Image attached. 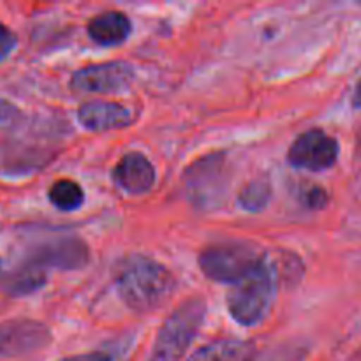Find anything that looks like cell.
<instances>
[{
  "label": "cell",
  "mask_w": 361,
  "mask_h": 361,
  "mask_svg": "<svg viewBox=\"0 0 361 361\" xmlns=\"http://www.w3.org/2000/svg\"><path fill=\"white\" fill-rule=\"evenodd\" d=\"M303 353L298 349H275V351H256L249 356L245 361H300Z\"/></svg>",
  "instance_id": "obj_17"
},
{
  "label": "cell",
  "mask_w": 361,
  "mask_h": 361,
  "mask_svg": "<svg viewBox=\"0 0 361 361\" xmlns=\"http://www.w3.org/2000/svg\"><path fill=\"white\" fill-rule=\"evenodd\" d=\"M275 298V270L264 257L259 267L233 284L228 293V309L242 326H256L267 317Z\"/></svg>",
  "instance_id": "obj_2"
},
{
  "label": "cell",
  "mask_w": 361,
  "mask_h": 361,
  "mask_svg": "<svg viewBox=\"0 0 361 361\" xmlns=\"http://www.w3.org/2000/svg\"><path fill=\"white\" fill-rule=\"evenodd\" d=\"M264 256L247 243H215L200 254L201 271L208 279L222 284H236L252 274Z\"/></svg>",
  "instance_id": "obj_4"
},
{
  "label": "cell",
  "mask_w": 361,
  "mask_h": 361,
  "mask_svg": "<svg viewBox=\"0 0 361 361\" xmlns=\"http://www.w3.org/2000/svg\"><path fill=\"white\" fill-rule=\"evenodd\" d=\"M48 197L55 208L62 212H74L83 204L85 192L73 180H59L48 190Z\"/></svg>",
  "instance_id": "obj_15"
},
{
  "label": "cell",
  "mask_w": 361,
  "mask_h": 361,
  "mask_svg": "<svg viewBox=\"0 0 361 361\" xmlns=\"http://www.w3.org/2000/svg\"><path fill=\"white\" fill-rule=\"evenodd\" d=\"M254 351L256 345L252 342L219 341L201 348L189 361H245Z\"/></svg>",
  "instance_id": "obj_13"
},
{
  "label": "cell",
  "mask_w": 361,
  "mask_h": 361,
  "mask_svg": "<svg viewBox=\"0 0 361 361\" xmlns=\"http://www.w3.org/2000/svg\"><path fill=\"white\" fill-rule=\"evenodd\" d=\"M155 168L141 154L123 155L113 169V180L116 185L134 196L150 192L155 185Z\"/></svg>",
  "instance_id": "obj_10"
},
{
  "label": "cell",
  "mask_w": 361,
  "mask_h": 361,
  "mask_svg": "<svg viewBox=\"0 0 361 361\" xmlns=\"http://www.w3.org/2000/svg\"><path fill=\"white\" fill-rule=\"evenodd\" d=\"M302 201L305 207L312 208V210H321V208L326 207L328 203V194L323 187L317 185H309L307 189H303L302 192Z\"/></svg>",
  "instance_id": "obj_18"
},
{
  "label": "cell",
  "mask_w": 361,
  "mask_h": 361,
  "mask_svg": "<svg viewBox=\"0 0 361 361\" xmlns=\"http://www.w3.org/2000/svg\"><path fill=\"white\" fill-rule=\"evenodd\" d=\"M78 120L88 130L102 133L111 129H126L134 122V115L129 108L118 102L94 101L78 109Z\"/></svg>",
  "instance_id": "obj_11"
},
{
  "label": "cell",
  "mask_w": 361,
  "mask_h": 361,
  "mask_svg": "<svg viewBox=\"0 0 361 361\" xmlns=\"http://www.w3.org/2000/svg\"><path fill=\"white\" fill-rule=\"evenodd\" d=\"M207 314L201 298H189L180 303L164 321L155 338L148 361H178L192 345Z\"/></svg>",
  "instance_id": "obj_3"
},
{
  "label": "cell",
  "mask_w": 361,
  "mask_h": 361,
  "mask_svg": "<svg viewBox=\"0 0 361 361\" xmlns=\"http://www.w3.org/2000/svg\"><path fill=\"white\" fill-rule=\"evenodd\" d=\"M134 67L126 62L92 63L81 67L71 78V88L81 94H115L130 87Z\"/></svg>",
  "instance_id": "obj_7"
},
{
  "label": "cell",
  "mask_w": 361,
  "mask_h": 361,
  "mask_svg": "<svg viewBox=\"0 0 361 361\" xmlns=\"http://www.w3.org/2000/svg\"><path fill=\"white\" fill-rule=\"evenodd\" d=\"M229 169L222 154L207 155L194 162L183 176L189 200L197 208H214L224 197L229 185Z\"/></svg>",
  "instance_id": "obj_5"
},
{
  "label": "cell",
  "mask_w": 361,
  "mask_h": 361,
  "mask_svg": "<svg viewBox=\"0 0 361 361\" xmlns=\"http://www.w3.org/2000/svg\"><path fill=\"white\" fill-rule=\"evenodd\" d=\"M62 361H111V356L104 353H90V355L74 356V358H66Z\"/></svg>",
  "instance_id": "obj_21"
},
{
  "label": "cell",
  "mask_w": 361,
  "mask_h": 361,
  "mask_svg": "<svg viewBox=\"0 0 361 361\" xmlns=\"http://www.w3.org/2000/svg\"><path fill=\"white\" fill-rule=\"evenodd\" d=\"M90 259L87 243L80 238H62L42 245L32 257L39 267H55L60 270H80Z\"/></svg>",
  "instance_id": "obj_9"
},
{
  "label": "cell",
  "mask_w": 361,
  "mask_h": 361,
  "mask_svg": "<svg viewBox=\"0 0 361 361\" xmlns=\"http://www.w3.org/2000/svg\"><path fill=\"white\" fill-rule=\"evenodd\" d=\"M18 118H20V109L13 102L0 99V129L13 126Z\"/></svg>",
  "instance_id": "obj_20"
},
{
  "label": "cell",
  "mask_w": 361,
  "mask_h": 361,
  "mask_svg": "<svg viewBox=\"0 0 361 361\" xmlns=\"http://www.w3.org/2000/svg\"><path fill=\"white\" fill-rule=\"evenodd\" d=\"M113 282L122 302L136 312L159 309L176 288L171 271L143 254L123 257L115 267Z\"/></svg>",
  "instance_id": "obj_1"
},
{
  "label": "cell",
  "mask_w": 361,
  "mask_h": 361,
  "mask_svg": "<svg viewBox=\"0 0 361 361\" xmlns=\"http://www.w3.org/2000/svg\"><path fill=\"white\" fill-rule=\"evenodd\" d=\"M133 25L123 13L111 11L95 16L88 23V35L101 46H118L130 35Z\"/></svg>",
  "instance_id": "obj_12"
},
{
  "label": "cell",
  "mask_w": 361,
  "mask_h": 361,
  "mask_svg": "<svg viewBox=\"0 0 361 361\" xmlns=\"http://www.w3.org/2000/svg\"><path fill=\"white\" fill-rule=\"evenodd\" d=\"M271 196L270 183L267 180H254L249 185L243 187L240 192L238 201L240 207L245 208L247 212H261L268 204Z\"/></svg>",
  "instance_id": "obj_16"
},
{
  "label": "cell",
  "mask_w": 361,
  "mask_h": 361,
  "mask_svg": "<svg viewBox=\"0 0 361 361\" xmlns=\"http://www.w3.org/2000/svg\"><path fill=\"white\" fill-rule=\"evenodd\" d=\"M358 150H360V155H361V133H360V136H358Z\"/></svg>",
  "instance_id": "obj_23"
},
{
  "label": "cell",
  "mask_w": 361,
  "mask_h": 361,
  "mask_svg": "<svg viewBox=\"0 0 361 361\" xmlns=\"http://www.w3.org/2000/svg\"><path fill=\"white\" fill-rule=\"evenodd\" d=\"M46 284L44 268L35 263H27L14 274L2 279V289L9 295H30Z\"/></svg>",
  "instance_id": "obj_14"
},
{
  "label": "cell",
  "mask_w": 361,
  "mask_h": 361,
  "mask_svg": "<svg viewBox=\"0 0 361 361\" xmlns=\"http://www.w3.org/2000/svg\"><path fill=\"white\" fill-rule=\"evenodd\" d=\"M353 106H355L356 109H361V78L355 88V94H353Z\"/></svg>",
  "instance_id": "obj_22"
},
{
  "label": "cell",
  "mask_w": 361,
  "mask_h": 361,
  "mask_svg": "<svg viewBox=\"0 0 361 361\" xmlns=\"http://www.w3.org/2000/svg\"><path fill=\"white\" fill-rule=\"evenodd\" d=\"M16 34H14L9 27L0 23V62H2L4 59H7L9 53L16 48Z\"/></svg>",
  "instance_id": "obj_19"
},
{
  "label": "cell",
  "mask_w": 361,
  "mask_h": 361,
  "mask_svg": "<svg viewBox=\"0 0 361 361\" xmlns=\"http://www.w3.org/2000/svg\"><path fill=\"white\" fill-rule=\"evenodd\" d=\"M51 342V331L44 323L28 317L0 323V358H16L46 348Z\"/></svg>",
  "instance_id": "obj_8"
},
{
  "label": "cell",
  "mask_w": 361,
  "mask_h": 361,
  "mask_svg": "<svg viewBox=\"0 0 361 361\" xmlns=\"http://www.w3.org/2000/svg\"><path fill=\"white\" fill-rule=\"evenodd\" d=\"M338 159V141L321 129H310L293 141L288 152L289 164L309 171H326Z\"/></svg>",
  "instance_id": "obj_6"
}]
</instances>
